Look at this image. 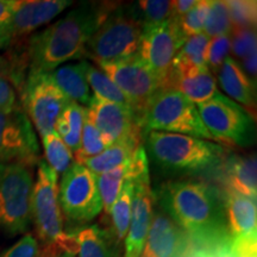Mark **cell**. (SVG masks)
<instances>
[{"instance_id":"3957f363","label":"cell","mask_w":257,"mask_h":257,"mask_svg":"<svg viewBox=\"0 0 257 257\" xmlns=\"http://www.w3.org/2000/svg\"><path fill=\"white\" fill-rule=\"evenodd\" d=\"M144 137L152 162L166 173H201L220 166L226 157L223 147L200 138L160 131H150Z\"/></svg>"},{"instance_id":"5bb4252c","label":"cell","mask_w":257,"mask_h":257,"mask_svg":"<svg viewBox=\"0 0 257 257\" xmlns=\"http://www.w3.org/2000/svg\"><path fill=\"white\" fill-rule=\"evenodd\" d=\"M198 248L166 212L154 210L152 224L140 257H194Z\"/></svg>"},{"instance_id":"7402d4cb","label":"cell","mask_w":257,"mask_h":257,"mask_svg":"<svg viewBox=\"0 0 257 257\" xmlns=\"http://www.w3.org/2000/svg\"><path fill=\"white\" fill-rule=\"evenodd\" d=\"M87 66V61L66 63L49 73L53 81L69 101L85 106H88L92 98L91 88L86 79Z\"/></svg>"},{"instance_id":"ee69618b","label":"cell","mask_w":257,"mask_h":257,"mask_svg":"<svg viewBox=\"0 0 257 257\" xmlns=\"http://www.w3.org/2000/svg\"><path fill=\"white\" fill-rule=\"evenodd\" d=\"M68 251H54V250H40V257H75Z\"/></svg>"},{"instance_id":"d6a6232c","label":"cell","mask_w":257,"mask_h":257,"mask_svg":"<svg viewBox=\"0 0 257 257\" xmlns=\"http://www.w3.org/2000/svg\"><path fill=\"white\" fill-rule=\"evenodd\" d=\"M231 31L232 25L225 2L211 0L210 10L204 25V34L208 38H214L223 35H230Z\"/></svg>"},{"instance_id":"83f0119b","label":"cell","mask_w":257,"mask_h":257,"mask_svg":"<svg viewBox=\"0 0 257 257\" xmlns=\"http://www.w3.org/2000/svg\"><path fill=\"white\" fill-rule=\"evenodd\" d=\"M86 79H87L89 88H92L94 93L93 95L104 99V100L114 102V104L130 107V102L126 96L100 68L88 63L87 70H86Z\"/></svg>"},{"instance_id":"9a60e30c","label":"cell","mask_w":257,"mask_h":257,"mask_svg":"<svg viewBox=\"0 0 257 257\" xmlns=\"http://www.w3.org/2000/svg\"><path fill=\"white\" fill-rule=\"evenodd\" d=\"M86 113L99 131L106 147L123 138L141 137L142 131L130 107L92 95Z\"/></svg>"},{"instance_id":"ac0fdd59","label":"cell","mask_w":257,"mask_h":257,"mask_svg":"<svg viewBox=\"0 0 257 257\" xmlns=\"http://www.w3.org/2000/svg\"><path fill=\"white\" fill-rule=\"evenodd\" d=\"M73 5L70 0H32L21 2L12 17L6 23L14 43L30 35L38 28L50 23L64 10Z\"/></svg>"},{"instance_id":"52a82bcc","label":"cell","mask_w":257,"mask_h":257,"mask_svg":"<svg viewBox=\"0 0 257 257\" xmlns=\"http://www.w3.org/2000/svg\"><path fill=\"white\" fill-rule=\"evenodd\" d=\"M32 169L24 163H0V230L11 236L30 227Z\"/></svg>"},{"instance_id":"4316f807","label":"cell","mask_w":257,"mask_h":257,"mask_svg":"<svg viewBox=\"0 0 257 257\" xmlns=\"http://www.w3.org/2000/svg\"><path fill=\"white\" fill-rule=\"evenodd\" d=\"M79 257H112L111 244L108 243V234L96 225L86 226L74 232Z\"/></svg>"},{"instance_id":"60d3db41","label":"cell","mask_w":257,"mask_h":257,"mask_svg":"<svg viewBox=\"0 0 257 257\" xmlns=\"http://www.w3.org/2000/svg\"><path fill=\"white\" fill-rule=\"evenodd\" d=\"M19 4L17 0H0V27L8 23Z\"/></svg>"},{"instance_id":"e575fe53","label":"cell","mask_w":257,"mask_h":257,"mask_svg":"<svg viewBox=\"0 0 257 257\" xmlns=\"http://www.w3.org/2000/svg\"><path fill=\"white\" fill-rule=\"evenodd\" d=\"M229 11L231 25L233 30L255 29L256 27V2L250 0H230L225 2Z\"/></svg>"},{"instance_id":"484cf974","label":"cell","mask_w":257,"mask_h":257,"mask_svg":"<svg viewBox=\"0 0 257 257\" xmlns=\"http://www.w3.org/2000/svg\"><path fill=\"white\" fill-rule=\"evenodd\" d=\"M134 191V180L125 179L123 187H121L119 194L115 199L114 204L112 205L110 214H108V216H111L112 236H113L115 242L114 245L123 243L125 237H126L128 224H130L131 208H133Z\"/></svg>"},{"instance_id":"30bf717a","label":"cell","mask_w":257,"mask_h":257,"mask_svg":"<svg viewBox=\"0 0 257 257\" xmlns=\"http://www.w3.org/2000/svg\"><path fill=\"white\" fill-rule=\"evenodd\" d=\"M21 95L23 110L41 137L54 131L56 120L69 102L49 73L28 74Z\"/></svg>"},{"instance_id":"4dcf8cb0","label":"cell","mask_w":257,"mask_h":257,"mask_svg":"<svg viewBox=\"0 0 257 257\" xmlns=\"http://www.w3.org/2000/svg\"><path fill=\"white\" fill-rule=\"evenodd\" d=\"M173 2L167 0H140L134 5L143 29L155 27L168 21L172 15Z\"/></svg>"},{"instance_id":"d4e9b609","label":"cell","mask_w":257,"mask_h":257,"mask_svg":"<svg viewBox=\"0 0 257 257\" xmlns=\"http://www.w3.org/2000/svg\"><path fill=\"white\" fill-rule=\"evenodd\" d=\"M86 118V107L69 101L56 120L54 131L59 135L70 152L75 154L80 148L83 123Z\"/></svg>"},{"instance_id":"7bdbcfd3","label":"cell","mask_w":257,"mask_h":257,"mask_svg":"<svg viewBox=\"0 0 257 257\" xmlns=\"http://www.w3.org/2000/svg\"><path fill=\"white\" fill-rule=\"evenodd\" d=\"M12 44H14V38H12L11 32L9 31L6 24H4L3 27H0V50L12 46Z\"/></svg>"},{"instance_id":"f35d334b","label":"cell","mask_w":257,"mask_h":257,"mask_svg":"<svg viewBox=\"0 0 257 257\" xmlns=\"http://www.w3.org/2000/svg\"><path fill=\"white\" fill-rule=\"evenodd\" d=\"M40 250L36 237L25 234L14 245L0 253V257H40Z\"/></svg>"},{"instance_id":"d590c367","label":"cell","mask_w":257,"mask_h":257,"mask_svg":"<svg viewBox=\"0 0 257 257\" xmlns=\"http://www.w3.org/2000/svg\"><path fill=\"white\" fill-rule=\"evenodd\" d=\"M210 40L204 32L187 38L182 47L176 54V56L181 57L182 60L194 64L199 68H207V49Z\"/></svg>"},{"instance_id":"1f68e13d","label":"cell","mask_w":257,"mask_h":257,"mask_svg":"<svg viewBox=\"0 0 257 257\" xmlns=\"http://www.w3.org/2000/svg\"><path fill=\"white\" fill-rule=\"evenodd\" d=\"M210 5L211 0H200V2L198 0L197 5L188 14L175 19L180 35L185 41L189 37L204 32V25L208 10H210Z\"/></svg>"},{"instance_id":"8992f818","label":"cell","mask_w":257,"mask_h":257,"mask_svg":"<svg viewBox=\"0 0 257 257\" xmlns=\"http://www.w3.org/2000/svg\"><path fill=\"white\" fill-rule=\"evenodd\" d=\"M138 124L143 136L150 131H160L213 140L202 123L197 105L174 88H161L147 104Z\"/></svg>"},{"instance_id":"7a4b0ae2","label":"cell","mask_w":257,"mask_h":257,"mask_svg":"<svg viewBox=\"0 0 257 257\" xmlns=\"http://www.w3.org/2000/svg\"><path fill=\"white\" fill-rule=\"evenodd\" d=\"M114 6L81 3L55 23L32 34L25 48L28 74L51 73L66 62L85 57L88 40Z\"/></svg>"},{"instance_id":"4fadbf2b","label":"cell","mask_w":257,"mask_h":257,"mask_svg":"<svg viewBox=\"0 0 257 257\" xmlns=\"http://www.w3.org/2000/svg\"><path fill=\"white\" fill-rule=\"evenodd\" d=\"M123 92L137 120L150 99L163 88L159 79L141 62L137 55L130 59L99 66Z\"/></svg>"},{"instance_id":"cb8c5ba5","label":"cell","mask_w":257,"mask_h":257,"mask_svg":"<svg viewBox=\"0 0 257 257\" xmlns=\"http://www.w3.org/2000/svg\"><path fill=\"white\" fill-rule=\"evenodd\" d=\"M140 146V136L123 138L108 146L99 155L83 161L81 165L94 173L95 175H101L128 162Z\"/></svg>"},{"instance_id":"74e56055","label":"cell","mask_w":257,"mask_h":257,"mask_svg":"<svg viewBox=\"0 0 257 257\" xmlns=\"http://www.w3.org/2000/svg\"><path fill=\"white\" fill-rule=\"evenodd\" d=\"M231 49H232L234 56H237L240 60L248 56L252 50H256L255 29L233 30V36L232 40H231Z\"/></svg>"},{"instance_id":"b9f144b4","label":"cell","mask_w":257,"mask_h":257,"mask_svg":"<svg viewBox=\"0 0 257 257\" xmlns=\"http://www.w3.org/2000/svg\"><path fill=\"white\" fill-rule=\"evenodd\" d=\"M243 61V67L244 72L246 73V75L249 76L250 79L256 78V50H252L251 53L249 54L248 56L244 57Z\"/></svg>"},{"instance_id":"44dd1931","label":"cell","mask_w":257,"mask_h":257,"mask_svg":"<svg viewBox=\"0 0 257 257\" xmlns=\"http://www.w3.org/2000/svg\"><path fill=\"white\" fill-rule=\"evenodd\" d=\"M223 178L225 188L256 199L257 194V165L253 155H232L224 162Z\"/></svg>"},{"instance_id":"ffe728a7","label":"cell","mask_w":257,"mask_h":257,"mask_svg":"<svg viewBox=\"0 0 257 257\" xmlns=\"http://www.w3.org/2000/svg\"><path fill=\"white\" fill-rule=\"evenodd\" d=\"M217 73L221 88L230 98L250 110H255V82H252V79L246 75L242 66L236 60L231 56L227 57Z\"/></svg>"},{"instance_id":"7c38bea8","label":"cell","mask_w":257,"mask_h":257,"mask_svg":"<svg viewBox=\"0 0 257 257\" xmlns=\"http://www.w3.org/2000/svg\"><path fill=\"white\" fill-rule=\"evenodd\" d=\"M184 43L176 21L169 18L155 27L143 29L137 57L166 87L173 61Z\"/></svg>"},{"instance_id":"f546056e","label":"cell","mask_w":257,"mask_h":257,"mask_svg":"<svg viewBox=\"0 0 257 257\" xmlns=\"http://www.w3.org/2000/svg\"><path fill=\"white\" fill-rule=\"evenodd\" d=\"M128 162L110 170V172L104 173V174L96 175V185H98L99 195L101 199L102 211L106 216L110 214L112 205L114 204L115 199L123 187Z\"/></svg>"},{"instance_id":"ab89813d","label":"cell","mask_w":257,"mask_h":257,"mask_svg":"<svg viewBox=\"0 0 257 257\" xmlns=\"http://www.w3.org/2000/svg\"><path fill=\"white\" fill-rule=\"evenodd\" d=\"M198 0H176L173 2L172 5V15L170 18L178 19L186 14H188L191 10L197 5Z\"/></svg>"},{"instance_id":"8d00e7d4","label":"cell","mask_w":257,"mask_h":257,"mask_svg":"<svg viewBox=\"0 0 257 257\" xmlns=\"http://www.w3.org/2000/svg\"><path fill=\"white\" fill-rule=\"evenodd\" d=\"M231 49V37L230 35H223L211 38L207 49V68L210 72H218L220 66L225 60L229 57V51Z\"/></svg>"},{"instance_id":"9c48e42d","label":"cell","mask_w":257,"mask_h":257,"mask_svg":"<svg viewBox=\"0 0 257 257\" xmlns=\"http://www.w3.org/2000/svg\"><path fill=\"white\" fill-rule=\"evenodd\" d=\"M61 212L69 221L85 224L102 211L96 175L80 163L73 162L59 185Z\"/></svg>"},{"instance_id":"836d02e7","label":"cell","mask_w":257,"mask_h":257,"mask_svg":"<svg viewBox=\"0 0 257 257\" xmlns=\"http://www.w3.org/2000/svg\"><path fill=\"white\" fill-rule=\"evenodd\" d=\"M106 148L107 147H106L104 141H102L100 134L96 130V127L93 125L92 121L89 120L87 113H86L80 148L78 152L74 154L75 162L81 165L83 161L99 155V154L104 152Z\"/></svg>"},{"instance_id":"603a6c76","label":"cell","mask_w":257,"mask_h":257,"mask_svg":"<svg viewBox=\"0 0 257 257\" xmlns=\"http://www.w3.org/2000/svg\"><path fill=\"white\" fill-rule=\"evenodd\" d=\"M28 67L24 53L0 55V110L17 105V93L23 89L25 68Z\"/></svg>"},{"instance_id":"ba28073f","label":"cell","mask_w":257,"mask_h":257,"mask_svg":"<svg viewBox=\"0 0 257 257\" xmlns=\"http://www.w3.org/2000/svg\"><path fill=\"white\" fill-rule=\"evenodd\" d=\"M197 108L208 134L218 142L237 147H248L255 142L251 114L221 93L197 105Z\"/></svg>"},{"instance_id":"5b68a950","label":"cell","mask_w":257,"mask_h":257,"mask_svg":"<svg viewBox=\"0 0 257 257\" xmlns=\"http://www.w3.org/2000/svg\"><path fill=\"white\" fill-rule=\"evenodd\" d=\"M142 32L134 5H115L88 40L85 56L98 66L136 56Z\"/></svg>"},{"instance_id":"8fae6325","label":"cell","mask_w":257,"mask_h":257,"mask_svg":"<svg viewBox=\"0 0 257 257\" xmlns=\"http://www.w3.org/2000/svg\"><path fill=\"white\" fill-rule=\"evenodd\" d=\"M40 161L36 133L21 104L0 110V163L35 167Z\"/></svg>"},{"instance_id":"2e32d148","label":"cell","mask_w":257,"mask_h":257,"mask_svg":"<svg viewBox=\"0 0 257 257\" xmlns=\"http://www.w3.org/2000/svg\"><path fill=\"white\" fill-rule=\"evenodd\" d=\"M135 191L130 224L125 237L124 257H140L146 243L154 214V194L150 186L149 170L134 180Z\"/></svg>"},{"instance_id":"f1b7e54d","label":"cell","mask_w":257,"mask_h":257,"mask_svg":"<svg viewBox=\"0 0 257 257\" xmlns=\"http://www.w3.org/2000/svg\"><path fill=\"white\" fill-rule=\"evenodd\" d=\"M42 138L43 143L44 155H46V162L54 172L59 174H64L73 165L74 156L73 153L64 144L61 137L55 131L44 135Z\"/></svg>"},{"instance_id":"6da1fadb","label":"cell","mask_w":257,"mask_h":257,"mask_svg":"<svg viewBox=\"0 0 257 257\" xmlns=\"http://www.w3.org/2000/svg\"><path fill=\"white\" fill-rule=\"evenodd\" d=\"M155 200L191 237L198 250L231 244L223 199L211 186L194 180L169 181L159 189Z\"/></svg>"},{"instance_id":"d6986e66","label":"cell","mask_w":257,"mask_h":257,"mask_svg":"<svg viewBox=\"0 0 257 257\" xmlns=\"http://www.w3.org/2000/svg\"><path fill=\"white\" fill-rule=\"evenodd\" d=\"M223 204L227 232L231 239L256 233V199L225 188Z\"/></svg>"},{"instance_id":"277c9868","label":"cell","mask_w":257,"mask_h":257,"mask_svg":"<svg viewBox=\"0 0 257 257\" xmlns=\"http://www.w3.org/2000/svg\"><path fill=\"white\" fill-rule=\"evenodd\" d=\"M31 223H34L42 249L63 250L76 255L75 237L63 230L57 174L44 160L37 163L31 199Z\"/></svg>"},{"instance_id":"e0dca14e","label":"cell","mask_w":257,"mask_h":257,"mask_svg":"<svg viewBox=\"0 0 257 257\" xmlns=\"http://www.w3.org/2000/svg\"><path fill=\"white\" fill-rule=\"evenodd\" d=\"M166 87L182 93L195 105L210 100L218 93L216 78L208 68H199L179 56L173 61Z\"/></svg>"}]
</instances>
